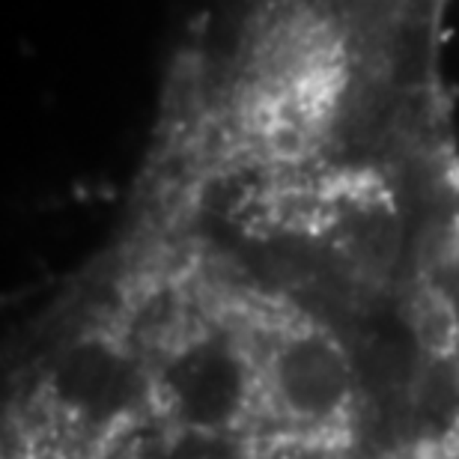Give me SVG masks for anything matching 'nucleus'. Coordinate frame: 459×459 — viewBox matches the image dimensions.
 <instances>
[{
	"mask_svg": "<svg viewBox=\"0 0 459 459\" xmlns=\"http://www.w3.org/2000/svg\"><path fill=\"white\" fill-rule=\"evenodd\" d=\"M459 429L436 105L260 87L173 117L15 355L4 459H415Z\"/></svg>",
	"mask_w": 459,
	"mask_h": 459,
	"instance_id": "obj_1",
	"label": "nucleus"
},
{
	"mask_svg": "<svg viewBox=\"0 0 459 459\" xmlns=\"http://www.w3.org/2000/svg\"><path fill=\"white\" fill-rule=\"evenodd\" d=\"M415 459H459V433L445 438V442H438L436 447H429L427 454H420Z\"/></svg>",
	"mask_w": 459,
	"mask_h": 459,
	"instance_id": "obj_2",
	"label": "nucleus"
}]
</instances>
